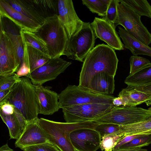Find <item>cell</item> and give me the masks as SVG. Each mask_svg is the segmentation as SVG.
<instances>
[{"instance_id": "obj_3", "label": "cell", "mask_w": 151, "mask_h": 151, "mask_svg": "<svg viewBox=\"0 0 151 151\" xmlns=\"http://www.w3.org/2000/svg\"><path fill=\"white\" fill-rule=\"evenodd\" d=\"M37 122L49 142L55 145L61 151H75L70 137L72 131L82 128L94 129L100 124L94 121L78 123L61 122L42 118H39Z\"/></svg>"}, {"instance_id": "obj_17", "label": "cell", "mask_w": 151, "mask_h": 151, "mask_svg": "<svg viewBox=\"0 0 151 151\" xmlns=\"http://www.w3.org/2000/svg\"><path fill=\"white\" fill-rule=\"evenodd\" d=\"M0 16L9 19L20 29L34 33L41 25L15 10L5 0H0Z\"/></svg>"}, {"instance_id": "obj_42", "label": "cell", "mask_w": 151, "mask_h": 151, "mask_svg": "<svg viewBox=\"0 0 151 151\" xmlns=\"http://www.w3.org/2000/svg\"><path fill=\"white\" fill-rule=\"evenodd\" d=\"M16 73L19 77H28L30 73V70L25 62L24 61Z\"/></svg>"}, {"instance_id": "obj_29", "label": "cell", "mask_w": 151, "mask_h": 151, "mask_svg": "<svg viewBox=\"0 0 151 151\" xmlns=\"http://www.w3.org/2000/svg\"><path fill=\"white\" fill-rule=\"evenodd\" d=\"M0 115L9 129L10 139H17L22 133L20 126L14 114H8L0 110Z\"/></svg>"}, {"instance_id": "obj_9", "label": "cell", "mask_w": 151, "mask_h": 151, "mask_svg": "<svg viewBox=\"0 0 151 151\" xmlns=\"http://www.w3.org/2000/svg\"><path fill=\"white\" fill-rule=\"evenodd\" d=\"M151 117V110L136 106H114L109 113L94 121L100 123L126 125L136 123Z\"/></svg>"}, {"instance_id": "obj_45", "label": "cell", "mask_w": 151, "mask_h": 151, "mask_svg": "<svg viewBox=\"0 0 151 151\" xmlns=\"http://www.w3.org/2000/svg\"><path fill=\"white\" fill-rule=\"evenodd\" d=\"M11 88L0 91V102L2 101L10 92Z\"/></svg>"}, {"instance_id": "obj_33", "label": "cell", "mask_w": 151, "mask_h": 151, "mask_svg": "<svg viewBox=\"0 0 151 151\" xmlns=\"http://www.w3.org/2000/svg\"><path fill=\"white\" fill-rule=\"evenodd\" d=\"M150 144L151 134H146L136 138L130 142L122 145L119 148H141L148 146Z\"/></svg>"}, {"instance_id": "obj_22", "label": "cell", "mask_w": 151, "mask_h": 151, "mask_svg": "<svg viewBox=\"0 0 151 151\" xmlns=\"http://www.w3.org/2000/svg\"><path fill=\"white\" fill-rule=\"evenodd\" d=\"M15 10L28 18L42 24L45 19L30 0H5Z\"/></svg>"}, {"instance_id": "obj_36", "label": "cell", "mask_w": 151, "mask_h": 151, "mask_svg": "<svg viewBox=\"0 0 151 151\" xmlns=\"http://www.w3.org/2000/svg\"><path fill=\"white\" fill-rule=\"evenodd\" d=\"M94 130L99 134L101 138L105 135L109 134L120 130V126L112 123H100L94 128Z\"/></svg>"}, {"instance_id": "obj_44", "label": "cell", "mask_w": 151, "mask_h": 151, "mask_svg": "<svg viewBox=\"0 0 151 151\" xmlns=\"http://www.w3.org/2000/svg\"><path fill=\"white\" fill-rule=\"evenodd\" d=\"M146 149L141 148H119L113 151H147Z\"/></svg>"}, {"instance_id": "obj_30", "label": "cell", "mask_w": 151, "mask_h": 151, "mask_svg": "<svg viewBox=\"0 0 151 151\" xmlns=\"http://www.w3.org/2000/svg\"><path fill=\"white\" fill-rule=\"evenodd\" d=\"M124 136L120 130L105 135L101 138L100 147L104 151H113L118 141Z\"/></svg>"}, {"instance_id": "obj_47", "label": "cell", "mask_w": 151, "mask_h": 151, "mask_svg": "<svg viewBox=\"0 0 151 151\" xmlns=\"http://www.w3.org/2000/svg\"><path fill=\"white\" fill-rule=\"evenodd\" d=\"M102 1L108 6L111 0H101Z\"/></svg>"}, {"instance_id": "obj_16", "label": "cell", "mask_w": 151, "mask_h": 151, "mask_svg": "<svg viewBox=\"0 0 151 151\" xmlns=\"http://www.w3.org/2000/svg\"><path fill=\"white\" fill-rule=\"evenodd\" d=\"M39 114L52 115L60 109L58 94L42 85H35Z\"/></svg>"}, {"instance_id": "obj_38", "label": "cell", "mask_w": 151, "mask_h": 151, "mask_svg": "<svg viewBox=\"0 0 151 151\" xmlns=\"http://www.w3.org/2000/svg\"><path fill=\"white\" fill-rule=\"evenodd\" d=\"M127 87L130 89H135L144 93L149 95L150 97V100L145 103L147 106L151 104V83L142 86H128Z\"/></svg>"}, {"instance_id": "obj_24", "label": "cell", "mask_w": 151, "mask_h": 151, "mask_svg": "<svg viewBox=\"0 0 151 151\" xmlns=\"http://www.w3.org/2000/svg\"><path fill=\"white\" fill-rule=\"evenodd\" d=\"M124 83L127 86H138L151 83V63L146 65L133 75L128 76Z\"/></svg>"}, {"instance_id": "obj_25", "label": "cell", "mask_w": 151, "mask_h": 151, "mask_svg": "<svg viewBox=\"0 0 151 151\" xmlns=\"http://www.w3.org/2000/svg\"><path fill=\"white\" fill-rule=\"evenodd\" d=\"M119 126L120 131L124 136L137 134H151V117L136 123Z\"/></svg>"}, {"instance_id": "obj_23", "label": "cell", "mask_w": 151, "mask_h": 151, "mask_svg": "<svg viewBox=\"0 0 151 151\" xmlns=\"http://www.w3.org/2000/svg\"><path fill=\"white\" fill-rule=\"evenodd\" d=\"M118 96L122 98L124 106H136L150 100L147 94L127 87L122 89Z\"/></svg>"}, {"instance_id": "obj_32", "label": "cell", "mask_w": 151, "mask_h": 151, "mask_svg": "<svg viewBox=\"0 0 151 151\" xmlns=\"http://www.w3.org/2000/svg\"><path fill=\"white\" fill-rule=\"evenodd\" d=\"M119 3V0H111L106 15L102 18L115 27V24L117 17V6Z\"/></svg>"}, {"instance_id": "obj_20", "label": "cell", "mask_w": 151, "mask_h": 151, "mask_svg": "<svg viewBox=\"0 0 151 151\" xmlns=\"http://www.w3.org/2000/svg\"><path fill=\"white\" fill-rule=\"evenodd\" d=\"M0 27L7 33L17 51L20 61L21 66L24 60L23 43L20 30L17 31L16 28L17 26L8 19L0 16Z\"/></svg>"}, {"instance_id": "obj_21", "label": "cell", "mask_w": 151, "mask_h": 151, "mask_svg": "<svg viewBox=\"0 0 151 151\" xmlns=\"http://www.w3.org/2000/svg\"><path fill=\"white\" fill-rule=\"evenodd\" d=\"M22 40L24 61L30 69L31 73L43 65L50 59L41 51Z\"/></svg>"}, {"instance_id": "obj_27", "label": "cell", "mask_w": 151, "mask_h": 151, "mask_svg": "<svg viewBox=\"0 0 151 151\" xmlns=\"http://www.w3.org/2000/svg\"><path fill=\"white\" fill-rule=\"evenodd\" d=\"M19 32L22 39L50 59L46 43L35 33L22 29H20Z\"/></svg>"}, {"instance_id": "obj_12", "label": "cell", "mask_w": 151, "mask_h": 151, "mask_svg": "<svg viewBox=\"0 0 151 151\" xmlns=\"http://www.w3.org/2000/svg\"><path fill=\"white\" fill-rule=\"evenodd\" d=\"M58 16L66 31L68 39L80 31L85 22L78 17L70 0H58Z\"/></svg>"}, {"instance_id": "obj_40", "label": "cell", "mask_w": 151, "mask_h": 151, "mask_svg": "<svg viewBox=\"0 0 151 151\" xmlns=\"http://www.w3.org/2000/svg\"><path fill=\"white\" fill-rule=\"evenodd\" d=\"M14 106L9 102H0V110L4 113L8 114H13L14 113Z\"/></svg>"}, {"instance_id": "obj_11", "label": "cell", "mask_w": 151, "mask_h": 151, "mask_svg": "<svg viewBox=\"0 0 151 151\" xmlns=\"http://www.w3.org/2000/svg\"><path fill=\"white\" fill-rule=\"evenodd\" d=\"M72 64L60 57L50 59L40 67L30 73L28 77L35 85H42L54 80Z\"/></svg>"}, {"instance_id": "obj_14", "label": "cell", "mask_w": 151, "mask_h": 151, "mask_svg": "<svg viewBox=\"0 0 151 151\" xmlns=\"http://www.w3.org/2000/svg\"><path fill=\"white\" fill-rule=\"evenodd\" d=\"M95 36L116 50L124 49V45L115 30V27L102 18L95 17L91 23Z\"/></svg>"}, {"instance_id": "obj_34", "label": "cell", "mask_w": 151, "mask_h": 151, "mask_svg": "<svg viewBox=\"0 0 151 151\" xmlns=\"http://www.w3.org/2000/svg\"><path fill=\"white\" fill-rule=\"evenodd\" d=\"M130 70L128 76L132 75L144 66L150 63L147 58L132 55L129 59Z\"/></svg>"}, {"instance_id": "obj_35", "label": "cell", "mask_w": 151, "mask_h": 151, "mask_svg": "<svg viewBox=\"0 0 151 151\" xmlns=\"http://www.w3.org/2000/svg\"><path fill=\"white\" fill-rule=\"evenodd\" d=\"M20 81V78L14 73L6 76H0V91L12 88Z\"/></svg>"}, {"instance_id": "obj_43", "label": "cell", "mask_w": 151, "mask_h": 151, "mask_svg": "<svg viewBox=\"0 0 151 151\" xmlns=\"http://www.w3.org/2000/svg\"><path fill=\"white\" fill-rule=\"evenodd\" d=\"M112 104L114 106H123V102L122 98L119 96L115 97L113 100Z\"/></svg>"}, {"instance_id": "obj_41", "label": "cell", "mask_w": 151, "mask_h": 151, "mask_svg": "<svg viewBox=\"0 0 151 151\" xmlns=\"http://www.w3.org/2000/svg\"><path fill=\"white\" fill-rule=\"evenodd\" d=\"M14 114L20 126L22 132L28 123L21 113L15 107Z\"/></svg>"}, {"instance_id": "obj_28", "label": "cell", "mask_w": 151, "mask_h": 151, "mask_svg": "<svg viewBox=\"0 0 151 151\" xmlns=\"http://www.w3.org/2000/svg\"><path fill=\"white\" fill-rule=\"evenodd\" d=\"M140 17L145 16L151 18V6L146 0H119Z\"/></svg>"}, {"instance_id": "obj_31", "label": "cell", "mask_w": 151, "mask_h": 151, "mask_svg": "<svg viewBox=\"0 0 151 151\" xmlns=\"http://www.w3.org/2000/svg\"><path fill=\"white\" fill-rule=\"evenodd\" d=\"M83 5L86 6L93 13L104 17L106 14L108 6L104 4L101 0H82Z\"/></svg>"}, {"instance_id": "obj_13", "label": "cell", "mask_w": 151, "mask_h": 151, "mask_svg": "<svg viewBox=\"0 0 151 151\" xmlns=\"http://www.w3.org/2000/svg\"><path fill=\"white\" fill-rule=\"evenodd\" d=\"M70 137L74 148L79 151H96L100 147L101 137L93 129L75 130L70 133Z\"/></svg>"}, {"instance_id": "obj_39", "label": "cell", "mask_w": 151, "mask_h": 151, "mask_svg": "<svg viewBox=\"0 0 151 151\" xmlns=\"http://www.w3.org/2000/svg\"><path fill=\"white\" fill-rule=\"evenodd\" d=\"M146 134H137L124 136L119 140L114 148L113 150L119 149L122 145L129 142L136 138L140 137Z\"/></svg>"}, {"instance_id": "obj_8", "label": "cell", "mask_w": 151, "mask_h": 151, "mask_svg": "<svg viewBox=\"0 0 151 151\" xmlns=\"http://www.w3.org/2000/svg\"><path fill=\"white\" fill-rule=\"evenodd\" d=\"M114 106L112 104L89 103L63 108V117L68 123L94 121L109 112Z\"/></svg>"}, {"instance_id": "obj_46", "label": "cell", "mask_w": 151, "mask_h": 151, "mask_svg": "<svg viewBox=\"0 0 151 151\" xmlns=\"http://www.w3.org/2000/svg\"><path fill=\"white\" fill-rule=\"evenodd\" d=\"M0 151H14L13 149L10 148L7 143L4 145L0 148Z\"/></svg>"}, {"instance_id": "obj_10", "label": "cell", "mask_w": 151, "mask_h": 151, "mask_svg": "<svg viewBox=\"0 0 151 151\" xmlns=\"http://www.w3.org/2000/svg\"><path fill=\"white\" fill-rule=\"evenodd\" d=\"M20 65L14 47L7 33L0 27V76H6L16 72Z\"/></svg>"}, {"instance_id": "obj_5", "label": "cell", "mask_w": 151, "mask_h": 151, "mask_svg": "<svg viewBox=\"0 0 151 151\" xmlns=\"http://www.w3.org/2000/svg\"><path fill=\"white\" fill-rule=\"evenodd\" d=\"M58 96L60 107L62 109L89 103L112 104L115 97L92 93L79 85L68 86L58 94Z\"/></svg>"}, {"instance_id": "obj_26", "label": "cell", "mask_w": 151, "mask_h": 151, "mask_svg": "<svg viewBox=\"0 0 151 151\" xmlns=\"http://www.w3.org/2000/svg\"><path fill=\"white\" fill-rule=\"evenodd\" d=\"M58 0H34L30 1L45 18L55 14L58 15Z\"/></svg>"}, {"instance_id": "obj_2", "label": "cell", "mask_w": 151, "mask_h": 151, "mask_svg": "<svg viewBox=\"0 0 151 151\" xmlns=\"http://www.w3.org/2000/svg\"><path fill=\"white\" fill-rule=\"evenodd\" d=\"M2 102L12 104L21 113L27 123L37 121L39 119L35 85L28 77L20 78V81L12 88Z\"/></svg>"}, {"instance_id": "obj_50", "label": "cell", "mask_w": 151, "mask_h": 151, "mask_svg": "<svg viewBox=\"0 0 151 151\" xmlns=\"http://www.w3.org/2000/svg\"><path fill=\"white\" fill-rule=\"evenodd\" d=\"M149 110H151V109H150Z\"/></svg>"}, {"instance_id": "obj_18", "label": "cell", "mask_w": 151, "mask_h": 151, "mask_svg": "<svg viewBox=\"0 0 151 151\" xmlns=\"http://www.w3.org/2000/svg\"><path fill=\"white\" fill-rule=\"evenodd\" d=\"M114 78L105 72L97 73L91 78L86 88L95 93L111 95L115 90Z\"/></svg>"}, {"instance_id": "obj_7", "label": "cell", "mask_w": 151, "mask_h": 151, "mask_svg": "<svg viewBox=\"0 0 151 151\" xmlns=\"http://www.w3.org/2000/svg\"><path fill=\"white\" fill-rule=\"evenodd\" d=\"M117 11L115 26L122 25L132 35L149 46L151 43V34L142 22L141 17L128 6L120 2L118 5Z\"/></svg>"}, {"instance_id": "obj_4", "label": "cell", "mask_w": 151, "mask_h": 151, "mask_svg": "<svg viewBox=\"0 0 151 151\" xmlns=\"http://www.w3.org/2000/svg\"><path fill=\"white\" fill-rule=\"evenodd\" d=\"M34 33L46 43L50 59L63 55L68 38L58 15L46 18Z\"/></svg>"}, {"instance_id": "obj_1", "label": "cell", "mask_w": 151, "mask_h": 151, "mask_svg": "<svg viewBox=\"0 0 151 151\" xmlns=\"http://www.w3.org/2000/svg\"><path fill=\"white\" fill-rule=\"evenodd\" d=\"M118 62L116 52L112 48L104 44L96 45L83 61L79 85L86 88L91 78L99 72H105L114 77Z\"/></svg>"}, {"instance_id": "obj_6", "label": "cell", "mask_w": 151, "mask_h": 151, "mask_svg": "<svg viewBox=\"0 0 151 151\" xmlns=\"http://www.w3.org/2000/svg\"><path fill=\"white\" fill-rule=\"evenodd\" d=\"M96 36L89 22H85L80 31L68 39L63 55L70 59L83 62L94 47Z\"/></svg>"}, {"instance_id": "obj_15", "label": "cell", "mask_w": 151, "mask_h": 151, "mask_svg": "<svg viewBox=\"0 0 151 151\" xmlns=\"http://www.w3.org/2000/svg\"><path fill=\"white\" fill-rule=\"evenodd\" d=\"M49 142L46 134L37 121L27 123L14 144L16 147L23 150L27 147Z\"/></svg>"}, {"instance_id": "obj_48", "label": "cell", "mask_w": 151, "mask_h": 151, "mask_svg": "<svg viewBox=\"0 0 151 151\" xmlns=\"http://www.w3.org/2000/svg\"><path fill=\"white\" fill-rule=\"evenodd\" d=\"M75 151H79L75 149Z\"/></svg>"}, {"instance_id": "obj_37", "label": "cell", "mask_w": 151, "mask_h": 151, "mask_svg": "<svg viewBox=\"0 0 151 151\" xmlns=\"http://www.w3.org/2000/svg\"><path fill=\"white\" fill-rule=\"evenodd\" d=\"M23 150L24 151H61L55 145L49 142L27 147L24 148Z\"/></svg>"}, {"instance_id": "obj_19", "label": "cell", "mask_w": 151, "mask_h": 151, "mask_svg": "<svg viewBox=\"0 0 151 151\" xmlns=\"http://www.w3.org/2000/svg\"><path fill=\"white\" fill-rule=\"evenodd\" d=\"M118 32L124 46L129 50L133 55H143L151 58V47L134 37L124 28L118 26Z\"/></svg>"}, {"instance_id": "obj_49", "label": "cell", "mask_w": 151, "mask_h": 151, "mask_svg": "<svg viewBox=\"0 0 151 151\" xmlns=\"http://www.w3.org/2000/svg\"><path fill=\"white\" fill-rule=\"evenodd\" d=\"M151 109V107H150L148 109Z\"/></svg>"}]
</instances>
